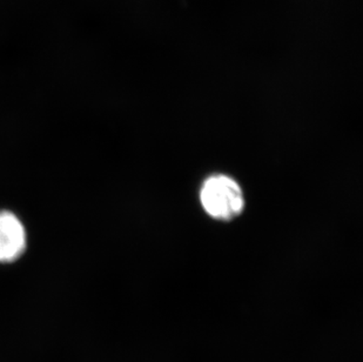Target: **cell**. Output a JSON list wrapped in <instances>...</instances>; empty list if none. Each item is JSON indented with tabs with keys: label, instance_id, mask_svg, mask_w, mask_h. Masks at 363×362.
<instances>
[{
	"label": "cell",
	"instance_id": "obj_1",
	"mask_svg": "<svg viewBox=\"0 0 363 362\" xmlns=\"http://www.w3.org/2000/svg\"><path fill=\"white\" fill-rule=\"evenodd\" d=\"M201 202L206 212L213 218L232 219L242 211V192L235 181L218 175L206 181Z\"/></svg>",
	"mask_w": 363,
	"mask_h": 362
},
{
	"label": "cell",
	"instance_id": "obj_2",
	"mask_svg": "<svg viewBox=\"0 0 363 362\" xmlns=\"http://www.w3.org/2000/svg\"><path fill=\"white\" fill-rule=\"evenodd\" d=\"M25 243V229L21 221L11 213H0V261L17 259L23 253Z\"/></svg>",
	"mask_w": 363,
	"mask_h": 362
}]
</instances>
